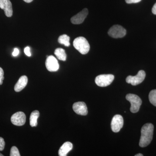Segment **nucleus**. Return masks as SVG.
Masks as SVG:
<instances>
[{
	"label": "nucleus",
	"mask_w": 156,
	"mask_h": 156,
	"mask_svg": "<svg viewBox=\"0 0 156 156\" xmlns=\"http://www.w3.org/2000/svg\"><path fill=\"white\" fill-rule=\"evenodd\" d=\"M154 129V126L151 123H147L143 126L139 142L140 147H145L151 142L153 136Z\"/></svg>",
	"instance_id": "f257e3e1"
},
{
	"label": "nucleus",
	"mask_w": 156,
	"mask_h": 156,
	"mask_svg": "<svg viewBox=\"0 0 156 156\" xmlns=\"http://www.w3.org/2000/svg\"><path fill=\"white\" fill-rule=\"evenodd\" d=\"M73 44L76 50L83 55L87 54L90 50L89 42L84 37H78L75 39Z\"/></svg>",
	"instance_id": "f03ea898"
},
{
	"label": "nucleus",
	"mask_w": 156,
	"mask_h": 156,
	"mask_svg": "<svg viewBox=\"0 0 156 156\" xmlns=\"http://www.w3.org/2000/svg\"><path fill=\"white\" fill-rule=\"evenodd\" d=\"M126 98L131 103L130 111L131 112L134 113L139 111L142 104V101L139 96L134 94H128L126 95Z\"/></svg>",
	"instance_id": "7ed1b4c3"
},
{
	"label": "nucleus",
	"mask_w": 156,
	"mask_h": 156,
	"mask_svg": "<svg viewBox=\"0 0 156 156\" xmlns=\"http://www.w3.org/2000/svg\"><path fill=\"white\" fill-rule=\"evenodd\" d=\"M114 78V76L112 74L100 75L95 78V83L100 87H107L112 83Z\"/></svg>",
	"instance_id": "20e7f679"
},
{
	"label": "nucleus",
	"mask_w": 156,
	"mask_h": 156,
	"mask_svg": "<svg viewBox=\"0 0 156 156\" xmlns=\"http://www.w3.org/2000/svg\"><path fill=\"white\" fill-rule=\"evenodd\" d=\"M108 34L110 36L114 38H122L126 35V30L121 26L115 25L109 30Z\"/></svg>",
	"instance_id": "39448f33"
},
{
	"label": "nucleus",
	"mask_w": 156,
	"mask_h": 156,
	"mask_svg": "<svg viewBox=\"0 0 156 156\" xmlns=\"http://www.w3.org/2000/svg\"><path fill=\"white\" fill-rule=\"evenodd\" d=\"M145 76V72L143 70H140L136 76H128L126 78V81L128 83L131 84L132 86H136L143 82Z\"/></svg>",
	"instance_id": "423d86ee"
},
{
	"label": "nucleus",
	"mask_w": 156,
	"mask_h": 156,
	"mask_svg": "<svg viewBox=\"0 0 156 156\" xmlns=\"http://www.w3.org/2000/svg\"><path fill=\"white\" fill-rule=\"evenodd\" d=\"M124 125V120L121 115H116L112 118L111 122L112 131L117 133L122 128Z\"/></svg>",
	"instance_id": "0eeeda50"
},
{
	"label": "nucleus",
	"mask_w": 156,
	"mask_h": 156,
	"mask_svg": "<svg viewBox=\"0 0 156 156\" xmlns=\"http://www.w3.org/2000/svg\"><path fill=\"white\" fill-rule=\"evenodd\" d=\"M26 117L24 113L21 112H17L11 117V122L15 126H20L25 124Z\"/></svg>",
	"instance_id": "6e6552de"
},
{
	"label": "nucleus",
	"mask_w": 156,
	"mask_h": 156,
	"mask_svg": "<svg viewBox=\"0 0 156 156\" xmlns=\"http://www.w3.org/2000/svg\"><path fill=\"white\" fill-rule=\"evenodd\" d=\"M45 65L47 69L50 72H56L59 69L58 62L53 56H48L47 57Z\"/></svg>",
	"instance_id": "1a4fd4ad"
},
{
	"label": "nucleus",
	"mask_w": 156,
	"mask_h": 156,
	"mask_svg": "<svg viewBox=\"0 0 156 156\" xmlns=\"http://www.w3.org/2000/svg\"><path fill=\"white\" fill-rule=\"evenodd\" d=\"M89 11L87 9H84L80 12L71 18L72 23L74 24H80L83 23L87 17Z\"/></svg>",
	"instance_id": "9d476101"
},
{
	"label": "nucleus",
	"mask_w": 156,
	"mask_h": 156,
	"mask_svg": "<svg viewBox=\"0 0 156 156\" xmlns=\"http://www.w3.org/2000/svg\"><path fill=\"white\" fill-rule=\"evenodd\" d=\"M73 108L77 114L84 116L88 114V109L85 102L81 101L76 102L73 105Z\"/></svg>",
	"instance_id": "9b49d317"
},
{
	"label": "nucleus",
	"mask_w": 156,
	"mask_h": 156,
	"mask_svg": "<svg viewBox=\"0 0 156 156\" xmlns=\"http://www.w3.org/2000/svg\"><path fill=\"white\" fill-rule=\"evenodd\" d=\"M0 8L4 10L7 17H11L13 15L12 3L10 0H0Z\"/></svg>",
	"instance_id": "f8f14e48"
},
{
	"label": "nucleus",
	"mask_w": 156,
	"mask_h": 156,
	"mask_svg": "<svg viewBox=\"0 0 156 156\" xmlns=\"http://www.w3.org/2000/svg\"><path fill=\"white\" fill-rule=\"evenodd\" d=\"M28 83V78L26 76H23L19 78L17 83L14 86L15 92H19L26 87Z\"/></svg>",
	"instance_id": "ddd939ff"
},
{
	"label": "nucleus",
	"mask_w": 156,
	"mask_h": 156,
	"mask_svg": "<svg viewBox=\"0 0 156 156\" xmlns=\"http://www.w3.org/2000/svg\"><path fill=\"white\" fill-rule=\"evenodd\" d=\"M73 147V145L69 141L64 143L58 150V155L66 156L70 151L72 150Z\"/></svg>",
	"instance_id": "4468645a"
},
{
	"label": "nucleus",
	"mask_w": 156,
	"mask_h": 156,
	"mask_svg": "<svg viewBox=\"0 0 156 156\" xmlns=\"http://www.w3.org/2000/svg\"><path fill=\"white\" fill-rule=\"evenodd\" d=\"M40 116L38 111H34L31 113L30 118V124L31 127H36L37 126V119Z\"/></svg>",
	"instance_id": "2eb2a0df"
},
{
	"label": "nucleus",
	"mask_w": 156,
	"mask_h": 156,
	"mask_svg": "<svg viewBox=\"0 0 156 156\" xmlns=\"http://www.w3.org/2000/svg\"><path fill=\"white\" fill-rule=\"evenodd\" d=\"M54 54L59 60L65 61L66 59V54L64 49L58 48L55 50Z\"/></svg>",
	"instance_id": "dca6fc26"
},
{
	"label": "nucleus",
	"mask_w": 156,
	"mask_h": 156,
	"mask_svg": "<svg viewBox=\"0 0 156 156\" xmlns=\"http://www.w3.org/2000/svg\"><path fill=\"white\" fill-rule=\"evenodd\" d=\"M70 37L66 34L60 36L58 38V42L61 44L64 45L66 47L70 46Z\"/></svg>",
	"instance_id": "f3484780"
},
{
	"label": "nucleus",
	"mask_w": 156,
	"mask_h": 156,
	"mask_svg": "<svg viewBox=\"0 0 156 156\" xmlns=\"http://www.w3.org/2000/svg\"><path fill=\"white\" fill-rule=\"evenodd\" d=\"M149 99L151 103L156 106V89L151 91L149 95Z\"/></svg>",
	"instance_id": "a211bd4d"
},
{
	"label": "nucleus",
	"mask_w": 156,
	"mask_h": 156,
	"mask_svg": "<svg viewBox=\"0 0 156 156\" xmlns=\"http://www.w3.org/2000/svg\"><path fill=\"white\" fill-rule=\"evenodd\" d=\"M10 156H20L19 150L15 146H13L11 147V152H10Z\"/></svg>",
	"instance_id": "6ab92c4d"
},
{
	"label": "nucleus",
	"mask_w": 156,
	"mask_h": 156,
	"mask_svg": "<svg viewBox=\"0 0 156 156\" xmlns=\"http://www.w3.org/2000/svg\"><path fill=\"white\" fill-rule=\"evenodd\" d=\"M5 145V142L4 139L2 137H0V151L4 150Z\"/></svg>",
	"instance_id": "aec40b11"
},
{
	"label": "nucleus",
	"mask_w": 156,
	"mask_h": 156,
	"mask_svg": "<svg viewBox=\"0 0 156 156\" xmlns=\"http://www.w3.org/2000/svg\"><path fill=\"white\" fill-rule=\"evenodd\" d=\"M4 72L3 69L0 67V85L3 84V80H4Z\"/></svg>",
	"instance_id": "412c9836"
},
{
	"label": "nucleus",
	"mask_w": 156,
	"mask_h": 156,
	"mask_svg": "<svg viewBox=\"0 0 156 156\" xmlns=\"http://www.w3.org/2000/svg\"><path fill=\"white\" fill-rule=\"evenodd\" d=\"M24 52L27 56H29V57L31 56V54L30 52V48L29 47H27L24 48Z\"/></svg>",
	"instance_id": "4be33fe9"
},
{
	"label": "nucleus",
	"mask_w": 156,
	"mask_h": 156,
	"mask_svg": "<svg viewBox=\"0 0 156 156\" xmlns=\"http://www.w3.org/2000/svg\"><path fill=\"white\" fill-rule=\"evenodd\" d=\"M141 0H126L127 4H132V3H137L139 2Z\"/></svg>",
	"instance_id": "5701e85b"
},
{
	"label": "nucleus",
	"mask_w": 156,
	"mask_h": 156,
	"mask_svg": "<svg viewBox=\"0 0 156 156\" xmlns=\"http://www.w3.org/2000/svg\"><path fill=\"white\" fill-rule=\"evenodd\" d=\"M19 53V50L17 48H14V51L12 53V55L14 56H18Z\"/></svg>",
	"instance_id": "b1692460"
},
{
	"label": "nucleus",
	"mask_w": 156,
	"mask_h": 156,
	"mask_svg": "<svg viewBox=\"0 0 156 156\" xmlns=\"http://www.w3.org/2000/svg\"><path fill=\"white\" fill-rule=\"evenodd\" d=\"M152 13H153L154 14L156 15V3L155 4V5H154L152 9Z\"/></svg>",
	"instance_id": "393cba45"
},
{
	"label": "nucleus",
	"mask_w": 156,
	"mask_h": 156,
	"mask_svg": "<svg viewBox=\"0 0 156 156\" xmlns=\"http://www.w3.org/2000/svg\"><path fill=\"white\" fill-rule=\"evenodd\" d=\"M23 1L25 2L29 3L31 2L33 0H23Z\"/></svg>",
	"instance_id": "a878e982"
},
{
	"label": "nucleus",
	"mask_w": 156,
	"mask_h": 156,
	"mask_svg": "<svg viewBox=\"0 0 156 156\" xmlns=\"http://www.w3.org/2000/svg\"><path fill=\"white\" fill-rule=\"evenodd\" d=\"M143 156V155L142 154H137L135 155V156Z\"/></svg>",
	"instance_id": "bb28decb"
},
{
	"label": "nucleus",
	"mask_w": 156,
	"mask_h": 156,
	"mask_svg": "<svg viewBox=\"0 0 156 156\" xmlns=\"http://www.w3.org/2000/svg\"><path fill=\"white\" fill-rule=\"evenodd\" d=\"M4 156V155H3L2 154L0 153V156Z\"/></svg>",
	"instance_id": "cd10ccee"
}]
</instances>
